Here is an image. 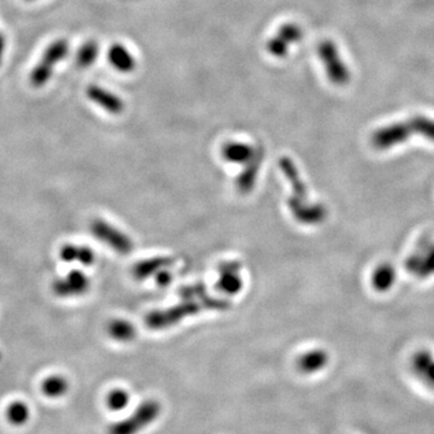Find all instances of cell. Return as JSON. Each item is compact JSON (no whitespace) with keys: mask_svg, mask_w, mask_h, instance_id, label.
<instances>
[{"mask_svg":"<svg viewBox=\"0 0 434 434\" xmlns=\"http://www.w3.org/2000/svg\"><path fill=\"white\" fill-rule=\"evenodd\" d=\"M69 53V44L64 39L56 40L46 49L44 55L41 57V60L35 65L34 69L30 74V84L40 88L46 85L53 74L55 65L64 60L67 55Z\"/></svg>","mask_w":434,"mask_h":434,"instance_id":"4","label":"cell"},{"mask_svg":"<svg viewBox=\"0 0 434 434\" xmlns=\"http://www.w3.org/2000/svg\"><path fill=\"white\" fill-rule=\"evenodd\" d=\"M109 60L112 67L121 73H130L135 69L136 65L133 55L127 50V47L121 44H114L111 46L109 50Z\"/></svg>","mask_w":434,"mask_h":434,"instance_id":"11","label":"cell"},{"mask_svg":"<svg viewBox=\"0 0 434 434\" xmlns=\"http://www.w3.org/2000/svg\"><path fill=\"white\" fill-rule=\"evenodd\" d=\"M162 407L155 400H145L127 419L111 424L108 434H138L160 418Z\"/></svg>","mask_w":434,"mask_h":434,"instance_id":"3","label":"cell"},{"mask_svg":"<svg viewBox=\"0 0 434 434\" xmlns=\"http://www.w3.org/2000/svg\"><path fill=\"white\" fill-rule=\"evenodd\" d=\"M87 98L112 115H119L125 110V103L119 95L97 85H91L86 90Z\"/></svg>","mask_w":434,"mask_h":434,"instance_id":"8","label":"cell"},{"mask_svg":"<svg viewBox=\"0 0 434 434\" xmlns=\"http://www.w3.org/2000/svg\"><path fill=\"white\" fill-rule=\"evenodd\" d=\"M320 60L324 67L328 80L337 86H345L351 80V71L341 58L339 50L332 40H324L317 47Z\"/></svg>","mask_w":434,"mask_h":434,"instance_id":"5","label":"cell"},{"mask_svg":"<svg viewBox=\"0 0 434 434\" xmlns=\"http://www.w3.org/2000/svg\"><path fill=\"white\" fill-rule=\"evenodd\" d=\"M328 361L330 357L324 350H311L300 356L297 367L304 374H314L324 370Z\"/></svg>","mask_w":434,"mask_h":434,"instance_id":"9","label":"cell"},{"mask_svg":"<svg viewBox=\"0 0 434 434\" xmlns=\"http://www.w3.org/2000/svg\"><path fill=\"white\" fill-rule=\"evenodd\" d=\"M413 136H422L434 143V119L416 115L375 130L370 143L376 150L385 151L403 144Z\"/></svg>","mask_w":434,"mask_h":434,"instance_id":"1","label":"cell"},{"mask_svg":"<svg viewBox=\"0 0 434 434\" xmlns=\"http://www.w3.org/2000/svg\"><path fill=\"white\" fill-rule=\"evenodd\" d=\"M109 333L114 339L119 341H127L132 339L134 330H133V327L125 321H114L109 326Z\"/></svg>","mask_w":434,"mask_h":434,"instance_id":"20","label":"cell"},{"mask_svg":"<svg viewBox=\"0 0 434 434\" xmlns=\"http://www.w3.org/2000/svg\"><path fill=\"white\" fill-rule=\"evenodd\" d=\"M130 396L127 391L122 389H115L111 391L106 397V405L108 408L112 411H121L125 409L127 405H130Z\"/></svg>","mask_w":434,"mask_h":434,"instance_id":"18","label":"cell"},{"mask_svg":"<svg viewBox=\"0 0 434 434\" xmlns=\"http://www.w3.org/2000/svg\"><path fill=\"white\" fill-rule=\"evenodd\" d=\"M68 391H69V381L63 375H50L41 383V392L50 400L62 398L68 394Z\"/></svg>","mask_w":434,"mask_h":434,"instance_id":"13","label":"cell"},{"mask_svg":"<svg viewBox=\"0 0 434 434\" xmlns=\"http://www.w3.org/2000/svg\"><path fill=\"white\" fill-rule=\"evenodd\" d=\"M99 56V45L95 40H90L81 46L76 55V63L80 68H88Z\"/></svg>","mask_w":434,"mask_h":434,"instance_id":"17","label":"cell"},{"mask_svg":"<svg viewBox=\"0 0 434 434\" xmlns=\"http://www.w3.org/2000/svg\"><path fill=\"white\" fill-rule=\"evenodd\" d=\"M27 1H34V0H27Z\"/></svg>","mask_w":434,"mask_h":434,"instance_id":"23","label":"cell"},{"mask_svg":"<svg viewBox=\"0 0 434 434\" xmlns=\"http://www.w3.org/2000/svg\"><path fill=\"white\" fill-rule=\"evenodd\" d=\"M265 47L270 55L275 58H284L285 56L289 53V44L284 39H281L278 34L272 36L269 40L267 41Z\"/></svg>","mask_w":434,"mask_h":434,"instance_id":"21","label":"cell"},{"mask_svg":"<svg viewBox=\"0 0 434 434\" xmlns=\"http://www.w3.org/2000/svg\"><path fill=\"white\" fill-rule=\"evenodd\" d=\"M256 149L250 145L244 144V143H227L222 149V156L226 160L233 162V163H244L249 162L254 155H255Z\"/></svg>","mask_w":434,"mask_h":434,"instance_id":"15","label":"cell"},{"mask_svg":"<svg viewBox=\"0 0 434 434\" xmlns=\"http://www.w3.org/2000/svg\"><path fill=\"white\" fill-rule=\"evenodd\" d=\"M92 232L98 239L103 240L105 244H109L115 249L121 250L125 252V237L114 230L112 227L105 224L104 221H95L92 224Z\"/></svg>","mask_w":434,"mask_h":434,"instance_id":"10","label":"cell"},{"mask_svg":"<svg viewBox=\"0 0 434 434\" xmlns=\"http://www.w3.org/2000/svg\"><path fill=\"white\" fill-rule=\"evenodd\" d=\"M30 408L23 400H14L5 409V418L9 424L15 427L25 426L30 420Z\"/></svg>","mask_w":434,"mask_h":434,"instance_id":"16","label":"cell"},{"mask_svg":"<svg viewBox=\"0 0 434 434\" xmlns=\"http://www.w3.org/2000/svg\"><path fill=\"white\" fill-rule=\"evenodd\" d=\"M396 278H397V274L394 267L389 263H384L375 268L370 281H372L373 289L383 293L394 287V285L396 284Z\"/></svg>","mask_w":434,"mask_h":434,"instance_id":"12","label":"cell"},{"mask_svg":"<svg viewBox=\"0 0 434 434\" xmlns=\"http://www.w3.org/2000/svg\"><path fill=\"white\" fill-rule=\"evenodd\" d=\"M90 287V279L79 270H73L64 278L55 280L52 284V291L57 297L69 298L85 293Z\"/></svg>","mask_w":434,"mask_h":434,"instance_id":"7","label":"cell"},{"mask_svg":"<svg viewBox=\"0 0 434 434\" xmlns=\"http://www.w3.org/2000/svg\"><path fill=\"white\" fill-rule=\"evenodd\" d=\"M4 51H5V38H4V35L0 33V64H1V60H3Z\"/></svg>","mask_w":434,"mask_h":434,"instance_id":"22","label":"cell"},{"mask_svg":"<svg viewBox=\"0 0 434 434\" xmlns=\"http://www.w3.org/2000/svg\"><path fill=\"white\" fill-rule=\"evenodd\" d=\"M405 268L419 279L434 275V241H424L418 251L405 261Z\"/></svg>","mask_w":434,"mask_h":434,"instance_id":"6","label":"cell"},{"mask_svg":"<svg viewBox=\"0 0 434 434\" xmlns=\"http://www.w3.org/2000/svg\"><path fill=\"white\" fill-rule=\"evenodd\" d=\"M276 34L279 35L281 39H284L289 46L300 43L303 39V30L296 23H285L280 27Z\"/></svg>","mask_w":434,"mask_h":434,"instance_id":"19","label":"cell"},{"mask_svg":"<svg viewBox=\"0 0 434 434\" xmlns=\"http://www.w3.org/2000/svg\"><path fill=\"white\" fill-rule=\"evenodd\" d=\"M280 165H281L285 174L287 175V178L293 184L296 197L293 200H291V209L293 211L297 220L300 221L302 224H305V225H319L321 224L326 219V209L322 205L305 203L306 190H305L303 181L300 180L298 171L296 169L295 163L289 158L285 157L280 162Z\"/></svg>","mask_w":434,"mask_h":434,"instance_id":"2","label":"cell"},{"mask_svg":"<svg viewBox=\"0 0 434 434\" xmlns=\"http://www.w3.org/2000/svg\"><path fill=\"white\" fill-rule=\"evenodd\" d=\"M60 258L71 263L79 262L81 265H91L95 262V254L90 248L77 246V245L67 244L60 249Z\"/></svg>","mask_w":434,"mask_h":434,"instance_id":"14","label":"cell"}]
</instances>
